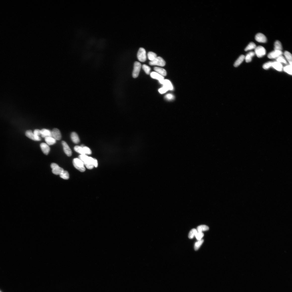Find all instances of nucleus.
Segmentation results:
<instances>
[{"mask_svg":"<svg viewBox=\"0 0 292 292\" xmlns=\"http://www.w3.org/2000/svg\"><path fill=\"white\" fill-rule=\"evenodd\" d=\"M51 132L52 137L56 140H60L61 139V134L59 130L57 128H54L52 130Z\"/></svg>","mask_w":292,"mask_h":292,"instance_id":"9","label":"nucleus"},{"mask_svg":"<svg viewBox=\"0 0 292 292\" xmlns=\"http://www.w3.org/2000/svg\"><path fill=\"white\" fill-rule=\"evenodd\" d=\"M71 137L74 143L76 144L79 143L80 141L79 138L76 133L72 132L71 134Z\"/></svg>","mask_w":292,"mask_h":292,"instance_id":"18","label":"nucleus"},{"mask_svg":"<svg viewBox=\"0 0 292 292\" xmlns=\"http://www.w3.org/2000/svg\"><path fill=\"white\" fill-rule=\"evenodd\" d=\"M52 172L54 174L60 175L64 171L63 168L60 167L58 165L55 163H53L51 165Z\"/></svg>","mask_w":292,"mask_h":292,"instance_id":"5","label":"nucleus"},{"mask_svg":"<svg viewBox=\"0 0 292 292\" xmlns=\"http://www.w3.org/2000/svg\"><path fill=\"white\" fill-rule=\"evenodd\" d=\"M84 151L85 154L91 155L92 154V151L90 149L87 147H83Z\"/></svg>","mask_w":292,"mask_h":292,"instance_id":"36","label":"nucleus"},{"mask_svg":"<svg viewBox=\"0 0 292 292\" xmlns=\"http://www.w3.org/2000/svg\"><path fill=\"white\" fill-rule=\"evenodd\" d=\"M148 57L149 60H154L157 57V54L153 52H149L148 54Z\"/></svg>","mask_w":292,"mask_h":292,"instance_id":"25","label":"nucleus"},{"mask_svg":"<svg viewBox=\"0 0 292 292\" xmlns=\"http://www.w3.org/2000/svg\"><path fill=\"white\" fill-rule=\"evenodd\" d=\"M142 68L144 71V72L147 74H150L151 69L150 67L146 65H143L142 66Z\"/></svg>","mask_w":292,"mask_h":292,"instance_id":"32","label":"nucleus"},{"mask_svg":"<svg viewBox=\"0 0 292 292\" xmlns=\"http://www.w3.org/2000/svg\"><path fill=\"white\" fill-rule=\"evenodd\" d=\"M25 135L28 138L32 140L36 141H40L41 138L39 136H37L34 134L31 130L27 131L25 132Z\"/></svg>","mask_w":292,"mask_h":292,"instance_id":"8","label":"nucleus"},{"mask_svg":"<svg viewBox=\"0 0 292 292\" xmlns=\"http://www.w3.org/2000/svg\"><path fill=\"white\" fill-rule=\"evenodd\" d=\"M282 51L274 50L269 53L268 55V58L270 59L277 58L280 56L282 55Z\"/></svg>","mask_w":292,"mask_h":292,"instance_id":"11","label":"nucleus"},{"mask_svg":"<svg viewBox=\"0 0 292 292\" xmlns=\"http://www.w3.org/2000/svg\"><path fill=\"white\" fill-rule=\"evenodd\" d=\"M255 39L257 42L261 43H265L267 42L266 37L261 33H258L256 35Z\"/></svg>","mask_w":292,"mask_h":292,"instance_id":"13","label":"nucleus"},{"mask_svg":"<svg viewBox=\"0 0 292 292\" xmlns=\"http://www.w3.org/2000/svg\"><path fill=\"white\" fill-rule=\"evenodd\" d=\"M138 59L141 62H144L147 59L146 52L144 49L143 48H140L138 50L137 54Z\"/></svg>","mask_w":292,"mask_h":292,"instance_id":"4","label":"nucleus"},{"mask_svg":"<svg viewBox=\"0 0 292 292\" xmlns=\"http://www.w3.org/2000/svg\"><path fill=\"white\" fill-rule=\"evenodd\" d=\"M149 64L151 66H158L163 67L165 65L166 62L164 60L160 57H157L155 59L149 63Z\"/></svg>","mask_w":292,"mask_h":292,"instance_id":"3","label":"nucleus"},{"mask_svg":"<svg viewBox=\"0 0 292 292\" xmlns=\"http://www.w3.org/2000/svg\"><path fill=\"white\" fill-rule=\"evenodd\" d=\"M98 161L97 159L95 158L94 161V167H98Z\"/></svg>","mask_w":292,"mask_h":292,"instance_id":"41","label":"nucleus"},{"mask_svg":"<svg viewBox=\"0 0 292 292\" xmlns=\"http://www.w3.org/2000/svg\"><path fill=\"white\" fill-rule=\"evenodd\" d=\"M162 84L163 85V87L166 88L168 91L172 90L173 89V86L169 80H164Z\"/></svg>","mask_w":292,"mask_h":292,"instance_id":"15","label":"nucleus"},{"mask_svg":"<svg viewBox=\"0 0 292 292\" xmlns=\"http://www.w3.org/2000/svg\"><path fill=\"white\" fill-rule=\"evenodd\" d=\"M41 130V136L43 138L52 137L51 132L49 130L43 129Z\"/></svg>","mask_w":292,"mask_h":292,"instance_id":"16","label":"nucleus"},{"mask_svg":"<svg viewBox=\"0 0 292 292\" xmlns=\"http://www.w3.org/2000/svg\"><path fill=\"white\" fill-rule=\"evenodd\" d=\"M276 61L280 63H283L285 64H287V63L285 59L281 55L276 58Z\"/></svg>","mask_w":292,"mask_h":292,"instance_id":"33","label":"nucleus"},{"mask_svg":"<svg viewBox=\"0 0 292 292\" xmlns=\"http://www.w3.org/2000/svg\"><path fill=\"white\" fill-rule=\"evenodd\" d=\"M40 147L45 155H47L50 151V148L47 143H42L40 144Z\"/></svg>","mask_w":292,"mask_h":292,"instance_id":"14","label":"nucleus"},{"mask_svg":"<svg viewBox=\"0 0 292 292\" xmlns=\"http://www.w3.org/2000/svg\"><path fill=\"white\" fill-rule=\"evenodd\" d=\"M45 138V141L48 145H53L56 143V140L53 137H47Z\"/></svg>","mask_w":292,"mask_h":292,"instance_id":"20","label":"nucleus"},{"mask_svg":"<svg viewBox=\"0 0 292 292\" xmlns=\"http://www.w3.org/2000/svg\"><path fill=\"white\" fill-rule=\"evenodd\" d=\"M151 77L153 79L158 80L160 83L162 84L164 79V77L155 72H152L150 74Z\"/></svg>","mask_w":292,"mask_h":292,"instance_id":"12","label":"nucleus"},{"mask_svg":"<svg viewBox=\"0 0 292 292\" xmlns=\"http://www.w3.org/2000/svg\"><path fill=\"white\" fill-rule=\"evenodd\" d=\"M78 158L83 163L84 165L88 169H92L95 167V158L88 157L86 155H80L78 157Z\"/></svg>","mask_w":292,"mask_h":292,"instance_id":"1","label":"nucleus"},{"mask_svg":"<svg viewBox=\"0 0 292 292\" xmlns=\"http://www.w3.org/2000/svg\"><path fill=\"white\" fill-rule=\"evenodd\" d=\"M33 133L37 136H39L41 135V130L39 129H36L34 131Z\"/></svg>","mask_w":292,"mask_h":292,"instance_id":"39","label":"nucleus"},{"mask_svg":"<svg viewBox=\"0 0 292 292\" xmlns=\"http://www.w3.org/2000/svg\"><path fill=\"white\" fill-rule=\"evenodd\" d=\"M252 57L248 53L247 54L246 57H245V59L246 62L247 63H249L251 62L252 61Z\"/></svg>","mask_w":292,"mask_h":292,"instance_id":"37","label":"nucleus"},{"mask_svg":"<svg viewBox=\"0 0 292 292\" xmlns=\"http://www.w3.org/2000/svg\"><path fill=\"white\" fill-rule=\"evenodd\" d=\"M74 149L75 151L79 153L81 155H85L83 147H81V146L76 145L74 147Z\"/></svg>","mask_w":292,"mask_h":292,"instance_id":"23","label":"nucleus"},{"mask_svg":"<svg viewBox=\"0 0 292 292\" xmlns=\"http://www.w3.org/2000/svg\"><path fill=\"white\" fill-rule=\"evenodd\" d=\"M165 97L167 100H171L174 98V97L171 94H168Z\"/></svg>","mask_w":292,"mask_h":292,"instance_id":"40","label":"nucleus"},{"mask_svg":"<svg viewBox=\"0 0 292 292\" xmlns=\"http://www.w3.org/2000/svg\"><path fill=\"white\" fill-rule=\"evenodd\" d=\"M284 55L290 65L292 66V57L291 53L289 52L286 51L284 52Z\"/></svg>","mask_w":292,"mask_h":292,"instance_id":"22","label":"nucleus"},{"mask_svg":"<svg viewBox=\"0 0 292 292\" xmlns=\"http://www.w3.org/2000/svg\"><path fill=\"white\" fill-rule=\"evenodd\" d=\"M197 230L195 229H193L191 230L189 233L188 237L189 239H193L194 236H195L197 233Z\"/></svg>","mask_w":292,"mask_h":292,"instance_id":"30","label":"nucleus"},{"mask_svg":"<svg viewBox=\"0 0 292 292\" xmlns=\"http://www.w3.org/2000/svg\"><path fill=\"white\" fill-rule=\"evenodd\" d=\"M62 144L63 147V150L66 155L69 157L72 155V152L69 146L66 142L64 141H62Z\"/></svg>","mask_w":292,"mask_h":292,"instance_id":"10","label":"nucleus"},{"mask_svg":"<svg viewBox=\"0 0 292 292\" xmlns=\"http://www.w3.org/2000/svg\"><path fill=\"white\" fill-rule=\"evenodd\" d=\"M204 234L202 232H198L195 237L197 240H200L204 237Z\"/></svg>","mask_w":292,"mask_h":292,"instance_id":"35","label":"nucleus"},{"mask_svg":"<svg viewBox=\"0 0 292 292\" xmlns=\"http://www.w3.org/2000/svg\"><path fill=\"white\" fill-rule=\"evenodd\" d=\"M168 91L166 88L163 87L159 90V92L161 94H163L165 93Z\"/></svg>","mask_w":292,"mask_h":292,"instance_id":"38","label":"nucleus"},{"mask_svg":"<svg viewBox=\"0 0 292 292\" xmlns=\"http://www.w3.org/2000/svg\"><path fill=\"white\" fill-rule=\"evenodd\" d=\"M254 53L258 57L261 58L266 54V50L264 47L259 46L256 47L255 49Z\"/></svg>","mask_w":292,"mask_h":292,"instance_id":"7","label":"nucleus"},{"mask_svg":"<svg viewBox=\"0 0 292 292\" xmlns=\"http://www.w3.org/2000/svg\"><path fill=\"white\" fill-rule=\"evenodd\" d=\"M256 47L255 44L253 42H251L250 43L246 48L245 51H247L254 49Z\"/></svg>","mask_w":292,"mask_h":292,"instance_id":"27","label":"nucleus"},{"mask_svg":"<svg viewBox=\"0 0 292 292\" xmlns=\"http://www.w3.org/2000/svg\"><path fill=\"white\" fill-rule=\"evenodd\" d=\"M245 56L243 55H241L239 57L235 62L234 66L237 67L240 65L243 62L245 59Z\"/></svg>","mask_w":292,"mask_h":292,"instance_id":"21","label":"nucleus"},{"mask_svg":"<svg viewBox=\"0 0 292 292\" xmlns=\"http://www.w3.org/2000/svg\"><path fill=\"white\" fill-rule=\"evenodd\" d=\"M73 165L76 168L81 172H84L85 168L83 163L78 158H74L73 160Z\"/></svg>","mask_w":292,"mask_h":292,"instance_id":"2","label":"nucleus"},{"mask_svg":"<svg viewBox=\"0 0 292 292\" xmlns=\"http://www.w3.org/2000/svg\"><path fill=\"white\" fill-rule=\"evenodd\" d=\"M60 176L61 178L65 180H68L69 178V173L66 171H64Z\"/></svg>","mask_w":292,"mask_h":292,"instance_id":"28","label":"nucleus"},{"mask_svg":"<svg viewBox=\"0 0 292 292\" xmlns=\"http://www.w3.org/2000/svg\"><path fill=\"white\" fill-rule=\"evenodd\" d=\"M0 292H1V291H0Z\"/></svg>","mask_w":292,"mask_h":292,"instance_id":"42","label":"nucleus"},{"mask_svg":"<svg viewBox=\"0 0 292 292\" xmlns=\"http://www.w3.org/2000/svg\"><path fill=\"white\" fill-rule=\"evenodd\" d=\"M272 67L275 69L279 71L282 70L283 66L281 63L277 62H273Z\"/></svg>","mask_w":292,"mask_h":292,"instance_id":"19","label":"nucleus"},{"mask_svg":"<svg viewBox=\"0 0 292 292\" xmlns=\"http://www.w3.org/2000/svg\"><path fill=\"white\" fill-rule=\"evenodd\" d=\"M141 67V65L140 63L137 62L134 63L132 74L133 78H135L138 77L139 75Z\"/></svg>","mask_w":292,"mask_h":292,"instance_id":"6","label":"nucleus"},{"mask_svg":"<svg viewBox=\"0 0 292 292\" xmlns=\"http://www.w3.org/2000/svg\"><path fill=\"white\" fill-rule=\"evenodd\" d=\"M154 70L155 72L158 73L163 76H165L167 75L166 71L164 69L158 67H154Z\"/></svg>","mask_w":292,"mask_h":292,"instance_id":"17","label":"nucleus"},{"mask_svg":"<svg viewBox=\"0 0 292 292\" xmlns=\"http://www.w3.org/2000/svg\"><path fill=\"white\" fill-rule=\"evenodd\" d=\"M273 62H269L266 63L263 65V68L265 70H267L272 67Z\"/></svg>","mask_w":292,"mask_h":292,"instance_id":"34","label":"nucleus"},{"mask_svg":"<svg viewBox=\"0 0 292 292\" xmlns=\"http://www.w3.org/2000/svg\"><path fill=\"white\" fill-rule=\"evenodd\" d=\"M204 240L203 239H201L200 240H198V241L196 242L194 246V249L195 250H197L200 248V247L201 246L202 243L203 242Z\"/></svg>","mask_w":292,"mask_h":292,"instance_id":"29","label":"nucleus"},{"mask_svg":"<svg viewBox=\"0 0 292 292\" xmlns=\"http://www.w3.org/2000/svg\"><path fill=\"white\" fill-rule=\"evenodd\" d=\"M285 72L291 75H292V66L290 65L286 66L283 69Z\"/></svg>","mask_w":292,"mask_h":292,"instance_id":"31","label":"nucleus"},{"mask_svg":"<svg viewBox=\"0 0 292 292\" xmlns=\"http://www.w3.org/2000/svg\"><path fill=\"white\" fill-rule=\"evenodd\" d=\"M209 229V227L207 225H201L197 227V230L198 232H202L203 231H207Z\"/></svg>","mask_w":292,"mask_h":292,"instance_id":"26","label":"nucleus"},{"mask_svg":"<svg viewBox=\"0 0 292 292\" xmlns=\"http://www.w3.org/2000/svg\"><path fill=\"white\" fill-rule=\"evenodd\" d=\"M274 48L275 50L282 51V45L279 41L277 40L276 41L274 44Z\"/></svg>","mask_w":292,"mask_h":292,"instance_id":"24","label":"nucleus"}]
</instances>
